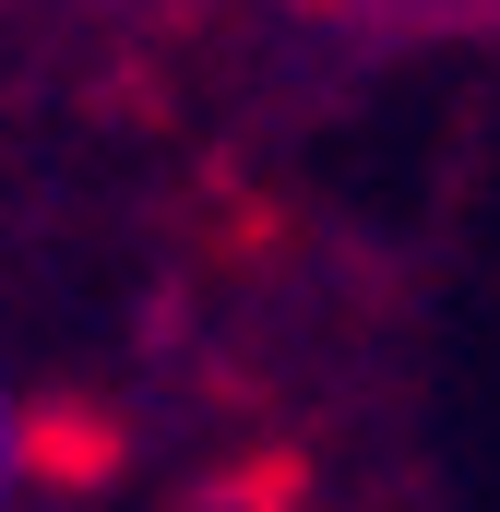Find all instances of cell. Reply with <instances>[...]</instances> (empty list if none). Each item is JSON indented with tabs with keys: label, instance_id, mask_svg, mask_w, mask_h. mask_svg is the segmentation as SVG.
I'll list each match as a JSON object with an SVG mask.
<instances>
[{
	"label": "cell",
	"instance_id": "6da1fadb",
	"mask_svg": "<svg viewBox=\"0 0 500 512\" xmlns=\"http://www.w3.org/2000/svg\"><path fill=\"white\" fill-rule=\"evenodd\" d=\"M24 477H36V405L0 382V512L24 501Z\"/></svg>",
	"mask_w": 500,
	"mask_h": 512
}]
</instances>
